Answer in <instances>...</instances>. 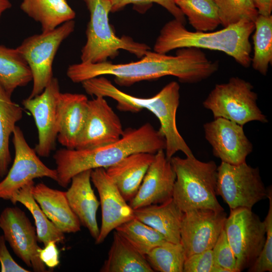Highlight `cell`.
<instances>
[{
  "mask_svg": "<svg viewBox=\"0 0 272 272\" xmlns=\"http://www.w3.org/2000/svg\"><path fill=\"white\" fill-rule=\"evenodd\" d=\"M141 58L127 63L81 62L70 65L66 75L75 83L112 75L116 84L128 87L139 82L166 76L177 77L182 83H196L211 77L219 67L217 61L210 60L201 49L195 47L177 49L175 55L149 50Z\"/></svg>",
  "mask_w": 272,
  "mask_h": 272,
  "instance_id": "obj_1",
  "label": "cell"
},
{
  "mask_svg": "<svg viewBox=\"0 0 272 272\" xmlns=\"http://www.w3.org/2000/svg\"><path fill=\"white\" fill-rule=\"evenodd\" d=\"M165 148L163 134L146 123L137 128H126L119 140L107 145L84 149H61L53 156L56 165V182L65 188L74 176L84 171L106 169L131 154H155Z\"/></svg>",
  "mask_w": 272,
  "mask_h": 272,
  "instance_id": "obj_2",
  "label": "cell"
},
{
  "mask_svg": "<svg viewBox=\"0 0 272 272\" xmlns=\"http://www.w3.org/2000/svg\"><path fill=\"white\" fill-rule=\"evenodd\" d=\"M81 84L86 92L91 96L110 97L115 100L119 111L137 113L146 109L153 113L160 123L159 130L165 138L164 151L168 159L178 151H181L186 157H193L176 125V112L180 99V86L177 82L168 83L155 96L147 98L122 92L103 76L86 80Z\"/></svg>",
  "mask_w": 272,
  "mask_h": 272,
  "instance_id": "obj_3",
  "label": "cell"
},
{
  "mask_svg": "<svg viewBox=\"0 0 272 272\" xmlns=\"http://www.w3.org/2000/svg\"><path fill=\"white\" fill-rule=\"evenodd\" d=\"M254 28V22L244 19L216 31H191L174 19L161 29L154 51L167 53L186 47L220 51L232 57L242 66L248 67L251 62L250 37Z\"/></svg>",
  "mask_w": 272,
  "mask_h": 272,
  "instance_id": "obj_4",
  "label": "cell"
},
{
  "mask_svg": "<svg viewBox=\"0 0 272 272\" xmlns=\"http://www.w3.org/2000/svg\"><path fill=\"white\" fill-rule=\"evenodd\" d=\"M170 161L176 175L172 198L183 213L198 209L224 211L217 198L218 166L214 161L174 156Z\"/></svg>",
  "mask_w": 272,
  "mask_h": 272,
  "instance_id": "obj_5",
  "label": "cell"
},
{
  "mask_svg": "<svg viewBox=\"0 0 272 272\" xmlns=\"http://www.w3.org/2000/svg\"><path fill=\"white\" fill-rule=\"evenodd\" d=\"M90 13L86 29V42L81 50L83 63H97L114 58L120 49L142 57L151 50L148 45L134 41L131 38L116 36L109 21L111 0H84Z\"/></svg>",
  "mask_w": 272,
  "mask_h": 272,
  "instance_id": "obj_6",
  "label": "cell"
},
{
  "mask_svg": "<svg viewBox=\"0 0 272 272\" xmlns=\"http://www.w3.org/2000/svg\"><path fill=\"white\" fill-rule=\"evenodd\" d=\"M250 83L238 77L217 84L202 103L214 118L222 117L243 126L249 122H267L257 105V94Z\"/></svg>",
  "mask_w": 272,
  "mask_h": 272,
  "instance_id": "obj_7",
  "label": "cell"
},
{
  "mask_svg": "<svg viewBox=\"0 0 272 272\" xmlns=\"http://www.w3.org/2000/svg\"><path fill=\"white\" fill-rule=\"evenodd\" d=\"M74 20L53 30L25 38L16 48L27 61L32 74L33 87L28 98L41 94L53 78L52 63L61 43L74 31Z\"/></svg>",
  "mask_w": 272,
  "mask_h": 272,
  "instance_id": "obj_8",
  "label": "cell"
},
{
  "mask_svg": "<svg viewBox=\"0 0 272 272\" xmlns=\"http://www.w3.org/2000/svg\"><path fill=\"white\" fill-rule=\"evenodd\" d=\"M216 192L230 210L238 208L251 210L268 194L258 168L246 162L238 165L221 162L217 168Z\"/></svg>",
  "mask_w": 272,
  "mask_h": 272,
  "instance_id": "obj_9",
  "label": "cell"
},
{
  "mask_svg": "<svg viewBox=\"0 0 272 272\" xmlns=\"http://www.w3.org/2000/svg\"><path fill=\"white\" fill-rule=\"evenodd\" d=\"M237 261V271L249 268L260 254L266 238L264 223L251 209L230 210L224 225Z\"/></svg>",
  "mask_w": 272,
  "mask_h": 272,
  "instance_id": "obj_10",
  "label": "cell"
},
{
  "mask_svg": "<svg viewBox=\"0 0 272 272\" xmlns=\"http://www.w3.org/2000/svg\"><path fill=\"white\" fill-rule=\"evenodd\" d=\"M15 158L13 165L0 182V198L10 200L15 192L34 179L48 177L56 181L55 169L45 165L35 150L27 143L21 128L16 126L13 132Z\"/></svg>",
  "mask_w": 272,
  "mask_h": 272,
  "instance_id": "obj_11",
  "label": "cell"
},
{
  "mask_svg": "<svg viewBox=\"0 0 272 272\" xmlns=\"http://www.w3.org/2000/svg\"><path fill=\"white\" fill-rule=\"evenodd\" d=\"M59 82L53 77L43 91L32 98L24 99L23 107L32 115L38 131L34 150L39 156L47 157L55 147L58 132Z\"/></svg>",
  "mask_w": 272,
  "mask_h": 272,
  "instance_id": "obj_12",
  "label": "cell"
},
{
  "mask_svg": "<svg viewBox=\"0 0 272 272\" xmlns=\"http://www.w3.org/2000/svg\"><path fill=\"white\" fill-rule=\"evenodd\" d=\"M0 228L15 254L34 271H47L38 256L36 228L24 211L18 207H7L0 215Z\"/></svg>",
  "mask_w": 272,
  "mask_h": 272,
  "instance_id": "obj_13",
  "label": "cell"
},
{
  "mask_svg": "<svg viewBox=\"0 0 272 272\" xmlns=\"http://www.w3.org/2000/svg\"><path fill=\"white\" fill-rule=\"evenodd\" d=\"M224 211L198 209L183 213L180 228V243L186 258L212 249L224 228Z\"/></svg>",
  "mask_w": 272,
  "mask_h": 272,
  "instance_id": "obj_14",
  "label": "cell"
},
{
  "mask_svg": "<svg viewBox=\"0 0 272 272\" xmlns=\"http://www.w3.org/2000/svg\"><path fill=\"white\" fill-rule=\"evenodd\" d=\"M205 138L211 145L214 155L222 162L238 165L246 162L253 146L243 126L218 117L203 125Z\"/></svg>",
  "mask_w": 272,
  "mask_h": 272,
  "instance_id": "obj_15",
  "label": "cell"
},
{
  "mask_svg": "<svg viewBox=\"0 0 272 272\" xmlns=\"http://www.w3.org/2000/svg\"><path fill=\"white\" fill-rule=\"evenodd\" d=\"M124 130L118 115L102 96L88 101L86 122L76 149H91L116 142Z\"/></svg>",
  "mask_w": 272,
  "mask_h": 272,
  "instance_id": "obj_16",
  "label": "cell"
},
{
  "mask_svg": "<svg viewBox=\"0 0 272 272\" xmlns=\"http://www.w3.org/2000/svg\"><path fill=\"white\" fill-rule=\"evenodd\" d=\"M91 180L100 197L102 222L96 244L102 243L109 234L133 218L134 210L127 203L103 168L92 170Z\"/></svg>",
  "mask_w": 272,
  "mask_h": 272,
  "instance_id": "obj_17",
  "label": "cell"
},
{
  "mask_svg": "<svg viewBox=\"0 0 272 272\" xmlns=\"http://www.w3.org/2000/svg\"><path fill=\"white\" fill-rule=\"evenodd\" d=\"M175 179L170 159L166 157L164 150L158 151L129 205L135 210L166 201L172 198Z\"/></svg>",
  "mask_w": 272,
  "mask_h": 272,
  "instance_id": "obj_18",
  "label": "cell"
},
{
  "mask_svg": "<svg viewBox=\"0 0 272 272\" xmlns=\"http://www.w3.org/2000/svg\"><path fill=\"white\" fill-rule=\"evenodd\" d=\"M89 100L82 94L60 93L58 102V142L65 148L76 149L85 126Z\"/></svg>",
  "mask_w": 272,
  "mask_h": 272,
  "instance_id": "obj_19",
  "label": "cell"
},
{
  "mask_svg": "<svg viewBox=\"0 0 272 272\" xmlns=\"http://www.w3.org/2000/svg\"><path fill=\"white\" fill-rule=\"evenodd\" d=\"M91 171H84L74 176L65 192L69 204L81 224L87 228L96 240L100 232L96 217L100 201L92 188Z\"/></svg>",
  "mask_w": 272,
  "mask_h": 272,
  "instance_id": "obj_20",
  "label": "cell"
},
{
  "mask_svg": "<svg viewBox=\"0 0 272 272\" xmlns=\"http://www.w3.org/2000/svg\"><path fill=\"white\" fill-rule=\"evenodd\" d=\"M155 154L133 153L105 169L126 201L131 200L137 193Z\"/></svg>",
  "mask_w": 272,
  "mask_h": 272,
  "instance_id": "obj_21",
  "label": "cell"
},
{
  "mask_svg": "<svg viewBox=\"0 0 272 272\" xmlns=\"http://www.w3.org/2000/svg\"><path fill=\"white\" fill-rule=\"evenodd\" d=\"M32 193L47 218L63 233H76L80 231L81 223L71 209L65 191L39 183L34 184Z\"/></svg>",
  "mask_w": 272,
  "mask_h": 272,
  "instance_id": "obj_22",
  "label": "cell"
},
{
  "mask_svg": "<svg viewBox=\"0 0 272 272\" xmlns=\"http://www.w3.org/2000/svg\"><path fill=\"white\" fill-rule=\"evenodd\" d=\"M183 212L173 198L160 203L134 210V218L151 227L169 242L180 243Z\"/></svg>",
  "mask_w": 272,
  "mask_h": 272,
  "instance_id": "obj_23",
  "label": "cell"
},
{
  "mask_svg": "<svg viewBox=\"0 0 272 272\" xmlns=\"http://www.w3.org/2000/svg\"><path fill=\"white\" fill-rule=\"evenodd\" d=\"M100 271L153 272L145 255L139 252L116 231Z\"/></svg>",
  "mask_w": 272,
  "mask_h": 272,
  "instance_id": "obj_24",
  "label": "cell"
},
{
  "mask_svg": "<svg viewBox=\"0 0 272 272\" xmlns=\"http://www.w3.org/2000/svg\"><path fill=\"white\" fill-rule=\"evenodd\" d=\"M20 8L40 24L42 32L53 30L76 16L66 0H22Z\"/></svg>",
  "mask_w": 272,
  "mask_h": 272,
  "instance_id": "obj_25",
  "label": "cell"
},
{
  "mask_svg": "<svg viewBox=\"0 0 272 272\" xmlns=\"http://www.w3.org/2000/svg\"><path fill=\"white\" fill-rule=\"evenodd\" d=\"M34 184L33 180L28 182L15 192L10 200L13 204L20 202L31 213L35 220L39 242L43 243L44 246L52 241L56 243H64V233L47 218L34 198L32 193Z\"/></svg>",
  "mask_w": 272,
  "mask_h": 272,
  "instance_id": "obj_26",
  "label": "cell"
},
{
  "mask_svg": "<svg viewBox=\"0 0 272 272\" xmlns=\"http://www.w3.org/2000/svg\"><path fill=\"white\" fill-rule=\"evenodd\" d=\"M0 84V177H4L9 171L12 161L9 150L10 137L16 123L23 117V109L12 101Z\"/></svg>",
  "mask_w": 272,
  "mask_h": 272,
  "instance_id": "obj_27",
  "label": "cell"
},
{
  "mask_svg": "<svg viewBox=\"0 0 272 272\" xmlns=\"http://www.w3.org/2000/svg\"><path fill=\"white\" fill-rule=\"evenodd\" d=\"M31 71L16 48L0 45V84L10 95L18 87L32 81Z\"/></svg>",
  "mask_w": 272,
  "mask_h": 272,
  "instance_id": "obj_28",
  "label": "cell"
},
{
  "mask_svg": "<svg viewBox=\"0 0 272 272\" xmlns=\"http://www.w3.org/2000/svg\"><path fill=\"white\" fill-rule=\"evenodd\" d=\"M254 23L252 67L260 74H267L272 62V16L259 14Z\"/></svg>",
  "mask_w": 272,
  "mask_h": 272,
  "instance_id": "obj_29",
  "label": "cell"
},
{
  "mask_svg": "<svg viewBox=\"0 0 272 272\" xmlns=\"http://www.w3.org/2000/svg\"><path fill=\"white\" fill-rule=\"evenodd\" d=\"M176 5L197 31L216 29L220 21L214 0H174Z\"/></svg>",
  "mask_w": 272,
  "mask_h": 272,
  "instance_id": "obj_30",
  "label": "cell"
},
{
  "mask_svg": "<svg viewBox=\"0 0 272 272\" xmlns=\"http://www.w3.org/2000/svg\"><path fill=\"white\" fill-rule=\"evenodd\" d=\"M115 230L144 255L167 241L157 231L135 218L122 224Z\"/></svg>",
  "mask_w": 272,
  "mask_h": 272,
  "instance_id": "obj_31",
  "label": "cell"
},
{
  "mask_svg": "<svg viewBox=\"0 0 272 272\" xmlns=\"http://www.w3.org/2000/svg\"><path fill=\"white\" fill-rule=\"evenodd\" d=\"M145 256L154 271L183 272L186 256L180 243L165 241L150 250Z\"/></svg>",
  "mask_w": 272,
  "mask_h": 272,
  "instance_id": "obj_32",
  "label": "cell"
},
{
  "mask_svg": "<svg viewBox=\"0 0 272 272\" xmlns=\"http://www.w3.org/2000/svg\"><path fill=\"white\" fill-rule=\"evenodd\" d=\"M218 9L220 25L224 28L242 19L254 22L259 15L253 0H214Z\"/></svg>",
  "mask_w": 272,
  "mask_h": 272,
  "instance_id": "obj_33",
  "label": "cell"
},
{
  "mask_svg": "<svg viewBox=\"0 0 272 272\" xmlns=\"http://www.w3.org/2000/svg\"><path fill=\"white\" fill-rule=\"evenodd\" d=\"M269 209L263 221L265 227L266 238L260 254L248 268L249 272H271L272 271V190L268 188L267 197Z\"/></svg>",
  "mask_w": 272,
  "mask_h": 272,
  "instance_id": "obj_34",
  "label": "cell"
},
{
  "mask_svg": "<svg viewBox=\"0 0 272 272\" xmlns=\"http://www.w3.org/2000/svg\"><path fill=\"white\" fill-rule=\"evenodd\" d=\"M214 272H237V261L228 242L224 228L212 249Z\"/></svg>",
  "mask_w": 272,
  "mask_h": 272,
  "instance_id": "obj_35",
  "label": "cell"
},
{
  "mask_svg": "<svg viewBox=\"0 0 272 272\" xmlns=\"http://www.w3.org/2000/svg\"><path fill=\"white\" fill-rule=\"evenodd\" d=\"M112 12L121 10L126 5H147L152 3L157 4L167 10L174 18L184 25L186 23L185 17L176 5L174 0H111Z\"/></svg>",
  "mask_w": 272,
  "mask_h": 272,
  "instance_id": "obj_36",
  "label": "cell"
},
{
  "mask_svg": "<svg viewBox=\"0 0 272 272\" xmlns=\"http://www.w3.org/2000/svg\"><path fill=\"white\" fill-rule=\"evenodd\" d=\"M212 249L191 255L185 258L183 272H214Z\"/></svg>",
  "mask_w": 272,
  "mask_h": 272,
  "instance_id": "obj_37",
  "label": "cell"
},
{
  "mask_svg": "<svg viewBox=\"0 0 272 272\" xmlns=\"http://www.w3.org/2000/svg\"><path fill=\"white\" fill-rule=\"evenodd\" d=\"M0 263L2 272H29L13 258L6 244L4 235L0 236Z\"/></svg>",
  "mask_w": 272,
  "mask_h": 272,
  "instance_id": "obj_38",
  "label": "cell"
},
{
  "mask_svg": "<svg viewBox=\"0 0 272 272\" xmlns=\"http://www.w3.org/2000/svg\"><path fill=\"white\" fill-rule=\"evenodd\" d=\"M56 242L50 241L44 248H40L38 250V256L45 266L53 269L59 264V254Z\"/></svg>",
  "mask_w": 272,
  "mask_h": 272,
  "instance_id": "obj_39",
  "label": "cell"
},
{
  "mask_svg": "<svg viewBox=\"0 0 272 272\" xmlns=\"http://www.w3.org/2000/svg\"><path fill=\"white\" fill-rule=\"evenodd\" d=\"M259 14L270 15L272 11V0H253Z\"/></svg>",
  "mask_w": 272,
  "mask_h": 272,
  "instance_id": "obj_40",
  "label": "cell"
},
{
  "mask_svg": "<svg viewBox=\"0 0 272 272\" xmlns=\"http://www.w3.org/2000/svg\"><path fill=\"white\" fill-rule=\"evenodd\" d=\"M11 7L12 4L10 0H0V20L3 13Z\"/></svg>",
  "mask_w": 272,
  "mask_h": 272,
  "instance_id": "obj_41",
  "label": "cell"
}]
</instances>
